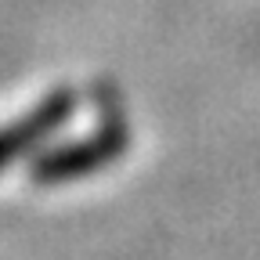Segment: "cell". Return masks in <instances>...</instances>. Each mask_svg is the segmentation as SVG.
Wrapping results in <instances>:
<instances>
[{"label": "cell", "mask_w": 260, "mask_h": 260, "mask_svg": "<svg viewBox=\"0 0 260 260\" xmlns=\"http://www.w3.org/2000/svg\"><path fill=\"white\" fill-rule=\"evenodd\" d=\"M69 112H73V94L69 90H54L32 112L15 119L11 126H0V170L11 167L15 159H22L25 152H32L44 138H51L54 130L69 119Z\"/></svg>", "instance_id": "cell-1"}]
</instances>
